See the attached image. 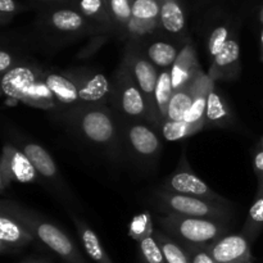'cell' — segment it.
I'll use <instances>...</instances> for the list:
<instances>
[{"label": "cell", "instance_id": "277c9868", "mask_svg": "<svg viewBox=\"0 0 263 263\" xmlns=\"http://www.w3.org/2000/svg\"><path fill=\"white\" fill-rule=\"evenodd\" d=\"M72 122L80 135L90 144L100 148L115 149L118 131L113 116L104 105L84 107L72 113Z\"/></svg>", "mask_w": 263, "mask_h": 263}, {"label": "cell", "instance_id": "4fadbf2b", "mask_svg": "<svg viewBox=\"0 0 263 263\" xmlns=\"http://www.w3.org/2000/svg\"><path fill=\"white\" fill-rule=\"evenodd\" d=\"M33 241L36 239L30 231L5 211L0 210V251L3 254L17 253Z\"/></svg>", "mask_w": 263, "mask_h": 263}, {"label": "cell", "instance_id": "ac0fdd59", "mask_svg": "<svg viewBox=\"0 0 263 263\" xmlns=\"http://www.w3.org/2000/svg\"><path fill=\"white\" fill-rule=\"evenodd\" d=\"M202 72V71H200ZM199 72V73H200ZM199 73L184 86L179 87L174 91L172 99L170 102L168 113H167L166 121H184L186 115L192 108L193 102H194L195 92H197L198 76Z\"/></svg>", "mask_w": 263, "mask_h": 263}, {"label": "cell", "instance_id": "ffe728a7", "mask_svg": "<svg viewBox=\"0 0 263 263\" xmlns=\"http://www.w3.org/2000/svg\"><path fill=\"white\" fill-rule=\"evenodd\" d=\"M233 121V115L225 98L218 92L215 85L211 87L207 97V109H205V125L222 126L226 127Z\"/></svg>", "mask_w": 263, "mask_h": 263}, {"label": "cell", "instance_id": "603a6c76", "mask_svg": "<svg viewBox=\"0 0 263 263\" xmlns=\"http://www.w3.org/2000/svg\"><path fill=\"white\" fill-rule=\"evenodd\" d=\"M180 51L175 45L164 41H156L149 45L146 50V58L156 67L161 69L172 68L175 62L179 58Z\"/></svg>", "mask_w": 263, "mask_h": 263}, {"label": "cell", "instance_id": "3957f363", "mask_svg": "<svg viewBox=\"0 0 263 263\" xmlns=\"http://www.w3.org/2000/svg\"><path fill=\"white\" fill-rule=\"evenodd\" d=\"M157 205L161 211L166 213L186 217L210 218V220H220L229 222L233 217V207L231 204L211 202V200L200 199V198L189 197V195L176 194L162 189L156 193Z\"/></svg>", "mask_w": 263, "mask_h": 263}, {"label": "cell", "instance_id": "cb8c5ba5", "mask_svg": "<svg viewBox=\"0 0 263 263\" xmlns=\"http://www.w3.org/2000/svg\"><path fill=\"white\" fill-rule=\"evenodd\" d=\"M153 236L159 244L166 263H190V256L184 247L164 231L153 230Z\"/></svg>", "mask_w": 263, "mask_h": 263}, {"label": "cell", "instance_id": "30bf717a", "mask_svg": "<svg viewBox=\"0 0 263 263\" xmlns=\"http://www.w3.org/2000/svg\"><path fill=\"white\" fill-rule=\"evenodd\" d=\"M164 190L176 194L189 195V197L200 198V199L211 200V202L223 203V204H231L228 199L221 197L216 192H213L203 180H200L194 172L187 168H181L175 172L166 185L163 186Z\"/></svg>", "mask_w": 263, "mask_h": 263}, {"label": "cell", "instance_id": "2e32d148", "mask_svg": "<svg viewBox=\"0 0 263 263\" xmlns=\"http://www.w3.org/2000/svg\"><path fill=\"white\" fill-rule=\"evenodd\" d=\"M239 58H240V49L238 41L230 39L225 48L212 59L211 79L216 80L235 76L236 72L239 71Z\"/></svg>", "mask_w": 263, "mask_h": 263}, {"label": "cell", "instance_id": "f1b7e54d", "mask_svg": "<svg viewBox=\"0 0 263 263\" xmlns=\"http://www.w3.org/2000/svg\"><path fill=\"white\" fill-rule=\"evenodd\" d=\"M161 14L156 0H135L133 4V18L139 22H151Z\"/></svg>", "mask_w": 263, "mask_h": 263}, {"label": "cell", "instance_id": "e575fe53", "mask_svg": "<svg viewBox=\"0 0 263 263\" xmlns=\"http://www.w3.org/2000/svg\"><path fill=\"white\" fill-rule=\"evenodd\" d=\"M15 10V4L13 0H0V12L13 13Z\"/></svg>", "mask_w": 263, "mask_h": 263}, {"label": "cell", "instance_id": "83f0119b", "mask_svg": "<svg viewBox=\"0 0 263 263\" xmlns=\"http://www.w3.org/2000/svg\"><path fill=\"white\" fill-rule=\"evenodd\" d=\"M139 249L143 263H166L162 249L157 243L153 233L139 239Z\"/></svg>", "mask_w": 263, "mask_h": 263}, {"label": "cell", "instance_id": "f35d334b", "mask_svg": "<svg viewBox=\"0 0 263 263\" xmlns=\"http://www.w3.org/2000/svg\"><path fill=\"white\" fill-rule=\"evenodd\" d=\"M262 41H263V36H262Z\"/></svg>", "mask_w": 263, "mask_h": 263}, {"label": "cell", "instance_id": "74e56055", "mask_svg": "<svg viewBox=\"0 0 263 263\" xmlns=\"http://www.w3.org/2000/svg\"><path fill=\"white\" fill-rule=\"evenodd\" d=\"M259 21H261V23H262V26H263V7H262V9H261V13H259Z\"/></svg>", "mask_w": 263, "mask_h": 263}, {"label": "cell", "instance_id": "7402d4cb", "mask_svg": "<svg viewBox=\"0 0 263 263\" xmlns=\"http://www.w3.org/2000/svg\"><path fill=\"white\" fill-rule=\"evenodd\" d=\"M258 190L243 229V235L249 241L254 240L263 229V176H258Z\"/></svg>", "mask_w": 263, "mask_h": 263}, {"label": "cell", "instance_id": "52a82bcc", "mask_svg": "<svg viewBox=\"0 0 263 263\" xmlns=\"http://www.w3.org/2000/svg\"><path fill=\"white\" fill-rule=\"evenodd\" d=\"M76 84L79 97L84 107H98L108 102L113 95L105 74L92 71H67Z\"/></svg>", "mask_w": 263, "mask_h": 263}, {"label": "cell", "instance_id": "d6986e66", "mask_svg": "<svg viewBox=\"0 0 263 263\" xmlns=\"http://www.w3.org/2000/svg\"><path fill=\"white\" fill-rule=\"evenodd\" d=\"M172 80H174L175 90L184 85L189 84L202 69L199 68V64L197 62L194 50L190 45L182 49L179 54V58L175 62L171 68Z\"/></svg>", "mask_w": 263, "mask_h": 263}, {"label": "cell", "instance_id": "7a4b0ae2", "mask_svg": "<svg viewBox=\"0 0 263 263\" xmlns=\"http://www.w3.org/2000/svg\"><path fill=\"white\" fill-rule=\"evenodd\" d=\"M162 230L181 244L186 251L207 249L226 236L229 222L210 218L186 217L166 213L157 218Z\"/></svg>", "mask_w": 263, "mask_h": 263}, {"label": "cell", "instance_id": "e0dca14e", "mask_svg": "<svg viewBox=\"0 0 263 263\" xmlns=\"http://www.w3.org/2000/svg\"><path fill=\"white\" fill-rule=\"evenodd\" d=\"M71 218L73 221L74 228H76L77 234L80 236V240H81L82 247H84L89 258L94 263H113L112 259L107 254V252H105L103 244L100 243L95 231L91 228H89V225L84 220L77 217L76 215H71Z\"/></svg>", "mask_w": 263, "mask_h": 263}, {"label": "cell", "instance_id": "ba28073f", "mask_svg": "<svg viewBox=\"0 0 263 263\" xmlns=\"http://www.w3.org/2000/svg\"><path fill=\"white\" fill-rule=\"evenodd\" d=\"M43 73L44 72L39 71L35 67L28 66V64L13 67L7 73L3 74V92L12 99L27 103L28 98L32 94L33 89Z\"/></svg>", "mask_w": 263, "mask_h": 263}, {"label": "cell", "instance_id": "d590c367", "mask_svg": "<svg viewBox=\"0 0 263 263\" xmlns=\"http://www.w3.org/2000/svg\"><path fill=\"white\" fill-rule=\"evenodd\" d=\"M254 168L258 172V176H263V151L254 156Z\"/></svg>", "mask_w": 263, "mask_h": 263}, {"label": "cell", "instance_id": "5b68a950", "mask_svg": "<svg viewBox=\"0 0 263 263\" xmlns=\"http://www.w3.org/2000/svg\"><path fill=\"white\" fill-rule=\"evenodd\" d=\"M123 64L127 67L131 76L140 89L141 94L145 98L146 105H148L149 123L159 126L156 99H154L159 71L146 57L140 55L138 53H133V51H130L126 55Z\"/></svg>", "mask_w": 263, "mask_h": 263}, {"label": "cell", "instance_id": "5bb4252c", "mask_svg": "<svg viewBox=\"0 0 263 263\" xmlns=\"http://www.w3.org/2000/svg\"><path fill=\"white\" fill-rule=\"evenodd\" d=\"M128 144L140 158H154L159 153L161 141L158 136L145 123H133L126 131Z\"/></svg>", "mask_w": 263, "mask_h": 263}, {"label": "cell", "instance_id": "836d02e7", "mask_svg": "<svg viewBox=\"0 0 263 263\" xmlns=\"http://www.w3.org/2000/svg\"><path fill=\"white\" fill-rule=\"evenodd\" d=\"M81 9L87 15H97L102 10L100 0H82Z\"/></svg>", "mask_w": 263, "mask_h": 263}, {"label": "cell", "instance_id": "8992f818", "mask_svg": "<svg viewBox=\"0 0 263 263\" xmlns=\"http://www.w3.org/2000/svg\"><path fill=\"white\" fill-rule=\"evenodd\" d=\"M113 98L117 102L121 113L128 118H145L149 122L148 105L141 94L135 80L131 76L127 67L123 64L117 73L116 85L113 87Z\"/></svg>", "mask_w": 263, "mask_h": 263}, {"label": "cell", "instance_id": "8fae6325", "mask_svg": "<svg viewBox=\"0 0 263 263\" xmlns=\"http://www.w3.org/2000/svg\"><path fill=\"white\" fill-rule=\"evenodd\" d=\"M45 82L55 99L58 109L72 113L81 109L79 90L68 72H45Z\"/></svg>", "mask_w": 263, "mask_h": 263}, {"label": "cell", "instance_id": "d4e9b609", "mask_svg": "<svg viewBox=\"0 0 263 263\" xmlns=\"http://www.w3.org/2000/svg\"><path fill=\"white\" fill-rule=\"evenodd\" d=\"M161 23L164 30L172 33H179L185 27V15L181 7L175 0H167L161 7Z\"/></svg>", "mask_w": 263, "mask_h": 263}, {"label": "cell", "instance_id": "44dd1931", "mask_svg": "<svg viewBox=\"0 0 263 263\" xmlns=\"http://www.w3.org/2000/svg\"><path fill=\"white\" fill-rule=\"evenodd\" d=\"M175 87H174V80H172V71L171 68L161 69L158 74V81H157L156 86V107L157 113H158L159 126L162 122H164L167 118V113H168L170 102L174 95Z\"/></svg>", "mask_w": 263, "mask_h": 263}, {"label": "cell", "instance_id": "7c38bea8", "mask_svg": "<svg viewBox=\"0 0 263 263\" xmlns=\"http://www.w3.org/2000/svg\"><path fill=\"white\" fill-rule=\"evenodd\" d=\"M220 263H253L251 241L241 235H226L207 248Z\"/></svg>", "mask_w": 263, "mask_h": 263}, {"label": "cell", "instance_id": "4dcf8cb0", "mask_svg": "<svg viewBox=\"0 0 263 263\" xmlns=\"http://www.w3.org/2000/svg\"><path fill=\"white\" fill-rule=\"evenodd\" d=\"M110 9L121 23H127L133 17V7L128 0H110Z\"/></svg>", "mask_w": 263, "mask_h": 263}, {"label": "cell", "instance_id": "8d00e7d4", "mask_svg": "<svg viewBox=\"0 0 263 263\" xmlns=\"http://www.w3.org/2000/svg\"><path fill=\"white\" fill-rule=\"evenodd\" d=\"M23 263H48V262L40 261V259H32V261H26V262H23Z\"/></svg>", "mask_w": 263, "mask_h": 263}, {"label": "cell", "instance_id": "d6a6232c", "mask_svg": "<svg viewBox=\"0 0 263 263\" xmlns=\"http://www.w3.org/2000/svg\"><path fill=\"white\" fill-rule=\"evenodd\" d=\"M14 66V58H13L12 53L5 49L0 50V72L3 74L7 73L9 69H12Z\"/></svg>", "mask_w": 263, "mask_h": 263}, {"label": "cell", "instance_id": "484cf974", "mask_svg": "<svg viewBox=\"0 0 263 263\" xmlns=\"http://www.w3.org/2000/svg\"><path fill=\"white\" fill-rule=\"evenodd\" d=\"M161 134L167 141H179L199 133L204 126L187 123L185 121H164L161 123Z\"/></svg>", "mask_w": 263, "mask_h": 263}, {"label": "cell", "instance_id": "9a60e30c", "mask_svg": "<svg viewBox=\"0 0 263 263\" xmlns=\"http://www.w3.org/2000/svg\"><path fill=\"white\" fill-rule=\"evenodd\" d=\"M21 145H22V152L30 159L39 176L61 186L59 182L62 181V179L50 154L40 144L33 143V141H22Z\"/></svg>", "mask_w": 263, "mask_h": 263}, {"label": "cell", "instance_id": "6da1fadb", "mask_svg": "<svg viewBox=\"0 0 263 263\" xmlns=\"http://www.w3.org/2000/svg\"><path fill=\"white\" fill-rule=\"evenodd\" d=\"M2 211L15 218L36 240L48 247L67 263H86L73 241L57 225L10 200H3Z\"/></svg>", "mask_w": 263, "mask_h": 263}, {"label": "cell", "instance_id": "1f68e13d", "mask_svg": "<svg viewBox=\"0 0 263 263\" xmlns=\"http://www.w3.org/2000/svg\"><path fill=\"white\" fill-rule=\"evenodd\" d=\"M190 256V263H220L216 261L207 249H194L187 251Z\"/></svg>", "mask_w": 263, "mask_h": 263}, {"label": "cell", "instance_id": "9c48e42d", "mask_svg": "<svg viewBox=\"0 0 263 263\" xmlns=\"http://www.w3.org/2000/svg\"><path fill=\"white\" fill-rule=\"evenodd\" d=\"M37 176L35 167L22 151H18L9 144L4 146L2 158V190L13 180L21 184H30L36 181Z\"/></svg>", "mask_w": 263, "mask_h": 263}, {"label": "cell", "instance_id": "f546056e", "mask_svg": "<svg viewBox=\"0 0 263 263\" xmlns=\"http://www.w3.org/2000/svg\"><path fill=\"white\" fill-rule=\"evenodd\" d=\"M229 39V30L223 26L215 28L213 32L211 33L210 40H208V51H210L212 59L225 48V45L228 44Z\"/></svg>", "mask_w": 263, "mask_h": 263}, {"label": "cell", "instance_id": "4316f807", "mask_svg": "<svg viewBox=\"0 0 263 263\" xmlns=\"http://www.w3.org/2000/svg\"><path fill=\"white\" fill-rule=\"evenodd\" d=\"M50 22L53 27L61 32H77L85 26L84 17L80 13L69 9L57 10L51 15Z\"/></svg>", "mask_w": 263, "mask_h": 263}]
</instances>
